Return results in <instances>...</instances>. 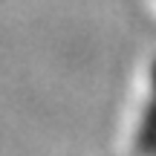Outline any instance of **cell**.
Listing matches in <instances>:
<instances>
[{
	"label": "cell",
	"instance_id": "1",
	"mask_svg": "<svg viewBox=\"0 0 156 156\" xmlns=\"http://www.w3.org/2000/svg\"><path fill=\"white\" fill-rule=\"evenodd\" d=\"M153 98H156V69H153Z\"/></svg>",
	"mask_w": 156,
	"mask_h": 156
}]
</instances>
